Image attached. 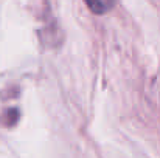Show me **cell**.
I'll use <instances>...</instances> for the list:
<instances>
[{
    "label": "cell",
    "mask_w": 160,
    "mask_h": 158,
    "mask_svg": "<svg viewBox=\"0 0 160 158\" xmlns=\"http://www.w3.org/2000/svg\"><path fill=\"white\" fill-rule=\"evenodd\" d=\"M86 3L95 14H104L112 8L113 0H86Z\"/></svg>",
    "instance_id": "6da1fadb"
}]
</instances>
